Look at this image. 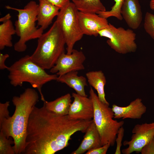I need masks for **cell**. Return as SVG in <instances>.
<instances>
[{"mask_svg":"<svg viewBox=\"0 0 154 154\" xmlns=\"http://www.w3.org/2000/svg\"><path fill=\"white\" fill-rule=\"evenodd\" d=\"M86 120H74L48 111L45 105L33 107L29 116L24 154H54L69 144L74 134L85 133Z\"/></svg>","mask_w":154,"mask_h":154,"instance_id":"1","label":"cell"},{"mask_svg":"<svg viewBox=\"0 0 154 154\" xmlns=\"http://www.w3.org/2000/svg\"><path fill=\"white\" fill-rule=\"evenodd\" d=\"M39 98L37 92L30 88H26L19 96L13 97L14 113L0 124V131L7 138H13L16 154H23L24 151L29 116Z\"/></svg>","mask_w":154,"mask_h":154,"instance_id":"2","label":"cell"},{"mask_svg":"<svg viewBox=\"0 0 154 154\" xmlns=\"http://www.w3.org/2000/svg\"><path fill=\"white\" fill-rule=\"evenodd\" d=\"M7 70L9 72L8 78L12 85L22 86L24 82L29 83L37 89L43 102L46 100L42 92V87L51 81L56 80L58 77L56 74L47 73L44 69L33 62L29 55L15 61Z\"/></svg>","mask_w":154,"mask_h":154,"instance_id":"3","label":"cell"},{"mask_svg":"<svg viewBox=\"0 0 154 154\" xmlns=\"http://www.w3.org/2000/svg\"><path fill=\"white\" fill-rule=\"evenodd\" d=\"M66 42L60 26L56 21L48 31L38 38L37 45L31 58L43 68L50 69L65 52Z\"/></svg>","mask_w":154,"mask_h":154,"instance_id":"4","label":"cell"},{"mask_svg":"<svg viewBox=\"0 0 154 154\" xmlns=\"http://www.w3.org/2000/svg\"><path fill=\"white\" fill-rule=\"evenodd\" d=\"M38 5L33 1H30L22 9L5 6L8 9L18 12V19L15 23L16 34L19 37V40L14 44V50L23 52L27 49L26 43L28 41L38 38L43 33L44 30L36 26Z\"/></svg>","mask_w":154,"mask_h":154,"instance_id":"5","label":"cell"},{"mask_svg":"<svg viewBox=\"0 0 154 154\" xmlns=\"http://www.w3.org/2000/svg\"><path fill=\"white\" fill-rule=\"evenodd\" d=\"M89 97L94 106L93 120L100 136L102 146L109 144L113 146L119 129L124 124L123 121L114 120V113L112 108L99 99L92 87L89 91Z\"/></svg>","mask_w":154,"mask_h":154,"instance_id":"6","label":"cell"},{"mask_svg":"<svg viewBox=\"0 0 154 154\" xmlns=\"http://www.w3.org/2000/svg\"><path fill=\"white\" fill-rule=\"evenodd\" d=\"M78 12L74 4L70 2L60 9L57 16L56 21L65 39L68 54L71 53L76 43L80 40L84 35L79 25Z\"/></svg>","mask_w":154,"mask_h":154,"instance_id":"7","label":"cell"},{"mask_svg":"<svg viewBox=\"0 0 154 154\" xmlns=\"http://www.w3.org/2000/svg\"><path fill=\"white\" fill-rule=\"evenodd\" d=\"M101 37L109 38L108 45L118 53L125 54L135 52L137 48L135 42L136 34L131 29L116 28L110 23L98 33Z\"/></svg>","mask_w":154,"mask_h":154,"instance_id":"8","label":"cell"},{"mask_svg":"<svg viewBox=\"0 0 154 154\" xmlns=\"http://www.w3.org/2000/svg\"><path fill=\"white\" fill-rule=\"evenodd\" d=\"M133 133L129 141H125L123 144L128 146L123 149V154H130L135 152L139 153L142 148L154 138V122L137 124L132 129Z\"/></svg>","mask_w":154,"mask_h":154,"instance_id":"9","label":"cell"},{"mask_svg":"<svg viewBox=\"0 0 154 154\" xmlns=\"http://www.w3.org/2000/svg\"><path fill=\"white\" fill-rule=\"evenodd\" d=\"M86 59V56L82 51L73 49L70 54L65 52L62 54L50 72L56 73L59 77L70 72L84 70L83 63Z\"/></svg>","mask_w":154,"mask_h":154,"instance_id":"10","label":"cell"},{"mask_svg":"<svg viewBox=\"0 0 154 154\" xmlns=\"http://www.w3.org/2000/svg\"><path fill=\"white\" fill-rule=\"evenodd\" d=\"M74 100L71 103L68 115L72 119L90 120L93 118L94 108L92 99L87 96L73 93Z\"/></svg>","mask_w":154,"mask_h":154,"instance_id":"11","label":"cell"},{"mask_svg":"<svg viewBox=\"0 0 154 154\" xmlns=\"http://www.w3.org/2000/svg\"><path fill=\"white\" fill-rule=\"evenodd\" d=\"M78 20L80 29L83 34L97 37L99 31L107 27L109 24L107 19L95 13L79 11Z\"/></svg>","mask_w":154,"mask_h":154,"instance_id":"12","label":"cell"},{"mask_svg":"<svg viewBox=\"0 0 154 154\" xmlns=\"http://www.w3.org/2000/svg\"><path fill=\"white\" fill-rule=\"evenodd\" d=\"M121 13L129 27L136 29L139 27L142 20V14L138 0H124Z\"/></svg>","mask_w":154,"mask_h":154,"instance_id":"13","label":"cell"},{"mask_svg":"<svg viewBox=\"0 0 154 154\" xmlns=\"http://www.w3.org/2000/svg\"><path fill=\"white\" fill-rule=\"evenodd\" d=\"M112 109L114 113V118L123 119H140L147 110L146 106L142 102V99L139 98H136L125 107L114 104Z\"/></svg>","mask_w":154,"mask_h":154,"instance_id":"14","label":"cell"},{"mask_svg":"<svg viewBox=\"0 0 154 154\" xmlns=\"http://www.w3.org/2000/svg\"><path fill=\"white\" fill-rule=\"evenodd\" d=\"M85 133L80 144L71 154H82L91 149L102 146L100 135L93 120Z\"/></svg>","mask_w":154,"mask_h":154,"instance_id":"15","label":"cell"},{"mask_svg":"<svg viewBox=\"0 0 154 154\" xmlns=\"http://www.w3.org/2000/svg\"><path fill=\"white\" fill-rule=\"evenodd\" d=\"M39 2L37 22L38 26L44 30L57 16L60 9L46 0H39Z\"/></svg>","mask_w":154,"mask_h":154,"instance_id":"16","label":"cell"},{"mask_svg":"<svg viewBox=\"0 0 154 154\" xmlns=\"http://www.w3.org/2000/svg\"><path fill=\"white\" fill-rule=\"evenodd\" d=\"M56 81L65 84L80 95L87 96L85 90V87L87 86L86 78L82 76H78V71L70 72L58 77Z\"/></svg>","mask_w":154,"mask_h":154,"instance_id":"17","label":"cell"},{"mask_svg":"<svg viewBox=\"0 0 154 154\" xmlns=\"http://www.w3.org/2000/svg\"><path fill=\"white\" fill-rule=\"evenodd\" d=\"M86 75L89 85L97 91L100 100L110 105L105 98L104 87L106 80L103 72L101 70L90 71L87 72Z\"/></svg>","mask_w":154,"mask_h":154,"instance_id":"18","label":"cell"},{"mask_svg":"<svg viewBox=\"0 0 154 154\" xmlns=\"http://www.w3.org/2000/svg\"><path fill=\"white\" fill-rule=\"evenodd\" d=\"M71 102V95L67 93L53 101L43 102L48 111L55 115L64 116L68 115Z\"/></svg>","mask_w":154,"mask_h":154,"instance_id":"19","label":"cell"},{"mask_svg":"<svg viewBox=\"0 0 154 154\" xmlns=\"http://www.w3.org/2000/svg\"><path fill=\"white\" fill-rule=\"evenodd\" d=\"M16 34V31L11 20L3 22L0 25V50L5 47H11L13 44L12 36Z\"/></svg>","mask_w":154,"mask_h":154,"instance_id":"20","label":"cell"},{"mask_svg":"<svg viewBox=\"0 0 154 154\" xmlns=\"http://www.w3.org/2000/svg\"><path fill=\"white\" fill-rule=\"evenodd\" d=\"M78 10L84 13H97L106 9L100 0H72Z\"/></svg>","mask_w":154,"mask_h":154,"instance_id":"21","label":"cell"},{"mask_svg":"<svg viewBox=\"0 0 154 154\" xmlns=\"http://www.w3.org/2000/svg\"><path fill=\"white\" fill-rule=\"evenodd\" d=\"M115 3L110 11L99 12L97 13L100 16L106 19L111 17L116 18L118 20L123 19L121 13V9L124 0H114Z\"/></svg>","mask_w":154,"mask_h":154,"instance_id":"22","label":"cell"},{"mask_svg":"<svg viewBox=\"0 0 154 154\" xmlns=\"http://www.w3.org/2000/svg\"><path fill=\"white\" fill-rule=\"evenodd\" d=\"M13 141L7 138L1 131L0 132V154H16L13 146Z\"/></svg>","mask_w":154,"mask_h":154,"instance_id":"23","label":"cell"},{"mask_svg":"<svg viewBox=\"0 0 154 154\" xmlns=\"http://www.w3.org/2000/svg\"><path fill=\"white\" fill-rule=\"evenodd\" d=\"M143 27L146 32L154 40V15L150 12L146 13Z\"/></svg>","mask_w":154,"mask_h":154,"instance_id":"24","label":"cell"},{"mask_svg":"<svg viewBox=\"0 0 154 154\" xmlns=\"http://www.w3.org/2000/svg\"><path fill=\"white\" fill-rule=\"evenodd\" d=\"M9 106V101H7L4 103H0V124L4 119L10 117L8 109Z\"/></svg>","mask_w":154,"mask_h":154,"instance_id":"25","label":"cell"},{"mask_svg":"<svg viewBox=\"0 0 154 154\" xmlns=\"http://www.w3.org/2000/svg\"><path fill=\"white\" fill-rule=\"evenodd\" d=\"M124 129L123 126L119 129L117 134L115 142L116 143V147L115 154L121 153V148L122 146V141L124 134Z\"/></svg>","mask_w":154,"mask_h":154,"instance_id":"26","label":"cell"},{"mask_svg":"<svg viewBox=\"0 0 154 154\" xmlns=\"http://www.w3.org/2000/svg\"><path fill=\"white\" fill-rule=\"evenodd\" d=\"M110 146L109 144H107L102 146L91 149L88 151L86 154H106Z\"/></svg>","mask_w":154,"mask_h":154,"instance_id":"27","label":"cell"},{"mask_svg":"<svg viewBox=\"0 0 154 154\" xmlns=\"http://www.w3.org/2000/svg\"><path fill=\"white\" fill-rule=\"evenodd\" d=\"M140 153L141 154H154V138L142 148Z\"/></svg>","mask_w":154,"mask_h":154,"instance_id":"28","label":"cell"},{"mask_svg":"<svg viewBox=\"0 0 154 154\" xmlns=\"http://www.w3.org/2000/svg\"><path fill=\"white\" fill-rule=\"evenodd\" d=\"M60 9L70 2V0H46Z\"/></svg>","mask_w":154,"mask_h":154,"instance_id":"29","label":"cell"},{"mask_svg":"<svg viewBox=\"0 0 154 154\" xmlns=\"http://www.w3.org/2000/svg\"><path fill=\"white\" fill-rule=\"evenodd\" d=\"M9 57V55L8 54H3L2 53H0V69L1 70L8 69L9 67L7 66L5 64V61Z\"/></svg>","mask_w":154,"mask_h":154,"instance_id":"30","label":"cell"},{"mask_svg":"<svg viewBox=\"0 0 154 154\" xmlns=\"http://www.w3.org/2000/svg\"><path fill=\"white\" fill-rule=\"evenodd\" d=\"M11 17V15L9 13L7 14L4 17L0 18V21L3 23L10 19Z\"/></svg>","mask_w":154,"mask_h":154,"instance_id":"31","label":"cell"},{"mask_svg":"<svg viewBox=\"0 0 154 154\" xmlns=\"http://www.w3.org/2000/svg\"><path fill=\"white\" fill-rule=\"evenodd\" d=\"M149 6L150 9L154 10V0H151L149 3Z\"/></svg>","mask_w":154,"mask_h":154,"instance_id":"32","label":"cell"}]
</instances>
